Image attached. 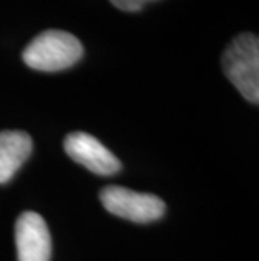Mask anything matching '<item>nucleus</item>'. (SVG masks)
Wrapping results in <instances>:
<instances>
[{
	"mask_svg": "<svg viewBox=\"0 0 259 261\" xmlns=\"http://www.w3.org/2000/svg\"><path fill=\"white\" fill-rule=\"evenodd\" d=\"M114 7L120 10H125V12H136L145 7L147 4L153 2V0H109Z\"/></svg>",
	"mask_w": 259,
	"mask_h": 261,
	"instance_id": "obj_7",
	"label": "nucleus"
},
{
	"mask_svg": "<svg viewBox=\"0 0 259 261\" xmlns=\"http://www.w3.org/2000/svg\"><path fill=\"white\" fill-rule=\"evenodd\" d=\"M64 150L76 164L82 165L93 174L113 175L120 172L121 164L103 143L90 133L74 132L64 140Z\"/></svg>",
	"mask_w": 259,
	"mask_h": 261,
	"instance_id": "obj_4",
	"label": "nucleus"
},
{
	"mask_svg": "<svg viewBox=\"0 0 259 261\" xmlns=\"http://www.w3.org/2000/svg\"><path fill=\"white\" fill-rule=\"evenodd\" d=\"M100 199L108 213L133 223H152L165 214V202L160 197L120 186L104 187Z\"/></svg>",
	"mask_w": 259,
	"mask_h": 261,
	"instance_id": "obj_3",
	"label": "nucleus"
},
{
	"mask_svg": "<svg viewBox=\"0 0 259 261\" xmlns=\"http://www.w3.org/2000/svg\"><path fill=\"white\" fill-rule=\"evenodd\" d=\"M15 246L19 261H51L52 241L41 214L27 211L15 223Z\"/></svg>",
	"mask_w": 259,
	"mask_h": 261,
	"instance_id": "obj_5",
	"label": "nucleus"
},
{
	"mask_svg": "<svg viewBox=\"0 0 259 261\" xmlns=\"http://www.w3.org/2000/svg\"><path fill=\"white\" fill-rule=\"evenodd\" d=\"M84 54L81 41L66 31L49 29L27 44L22 59L29 68L44 73H56L73 68Z\"/></svg>",
	"mask_w": 259,
	"mask_h": 261,
	"instance_id": "obj_1",
	"label": "nucleus"
},
{
	"mask_svg": "<svg viewBox=\"0 0 259 261\" xmlns=\"http://www.w3.org/2000/svg\"><path fill=\"white\" fill-rule=\"evenodd\" d=\"M32 153V138L20 130L0 132V184L15 175Z\"/></svg>",
	"mask_w": 259,
	"mask_h": 261,
	"instance_id": "obj_6",
	"label": "nucleus"
},
{
	"mask_svg": "<svg viewBox=\"0 0 259 261\" xmlns=\"http://www.w3.org/2000/svg\"><path fill=\"white\" fill-rule=\"evenodd\" d=\"M222 69L247 101L259 103V39L244 32L236 36L222 54Z\"/></svg>",
	"mask_w": 259,
	"mask_h": 261,
	"instance_id": "obj_2",
	"label": "nucleus"
}]
</instances>
